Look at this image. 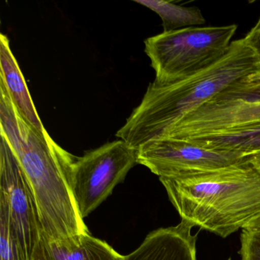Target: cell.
Here are the masks:
<instances>
[{"label":"cell","instance_id":"cell-1","mask_svg":"<svg viewBox=\"0 0 260 260\" xmlns=\"http://www.w3.org/2000/svg\"><path fill=\"white\" fill-rule=\"evenodd\" d=\"M0 130L31 185L39 209L42 237L61 241L88 233L71 188L77 156L59 146L21 115L0 82Z\"/></svg>","mask_w":260,"mask_h":260},{"label":"cell","instance_id":"cell-2","mask_svg":"<svg viewBox=\"0 0 260 260\" xmlns=\"http://www.w3.org/2000/svg\"><path fill=\"white\" fill-rule=\"evenodd\" d=\"M258 70L260 64L244 39L233 41L226 54L203 71L170 84L150 83L116 136L138 150L165 136L187 114Z\"/></svg>","mask_w":260,"mask_h":260},{"label":"cell","instance_id":"cell-3","mask_svg":"<svg viewBox=\"0 0 260 260\" xmlns=\"http://www.w3.org/2000/svg\"><path fill=\"white\" fill-rule=\"evenodd\" d=\"M159 180L182 220L223 238L260 218V173L246 161Z\"/></svg>","mask_w":260,"mask_h":260},{"label":"cell","instance_id":"cell-4","mask_svg":"<svg viewBox=\"0 0 260 260\" xmlns=\"http://www.w3.org/2000/svg\"><path fill=\"white\" fill-rule=\"evenodd\" d=\"M237 25L198 26L162 32L145 41L156 85L175 83L203 71L229 49Z\"/></svg>","mask_w":260,"mask_h":260},{"label":"cell","instance_id":"cell-5","mask_svg":"<svg viewBox=\"0 0 260 260\" xmlns=\"http://www.w3.org/2000/svg\"><path fill=\"white\" fill-rule=\"evenodd\" d=\"M137 164L138 150L122 140L107 143L77 157L71 188L80 217L85 218L98 208Z\"/></svg>","mask_w":260,"mask_h":260},{"label":"cell","instance_id":"cell-6","mask_svg":"<svg viewBox=\"0 0 260 260\" xmlns=\"http://www.w3.org/2000/svg\"><path fill=\"white\" fill-rule=\"evenodd\" d=\"M0 211L25 260L32 259L42 238V225L36 198L26 175L6 138L0 141Z\"/></svg>","mask_w":260,"mask_h":260},{"label":"cell","instance_id":"cell-7","mask_svg":"<svg viewBox=\"0 0 260 260\" xmlns=\"http://www.w3.org/2000/svg\"><path fill=\"white\" fill-rule=\"evenodd\" d=\"M247 156L214 150L187 140L162 138L138 149V164L159 178H172L220 170L246 162Z\"/></svg>","mask_w":260,"mask_h":260},{"label":"cell","instance_id":"cell-8","mask_svg":"<svg viewBox=\"0 0 260 260\" xmlns=\"http://www.w3.org/2000/svg\"><path fill=\"white\" fill-rule=\"evenodd\" d=\"M257 123H260V103L240 100L208 102L185 115L162 138L182 139Z\"/></svg>","mask_w":260,"mask_h":260},{"label":"cell","instance_id":"cell-9","mask_svg":"<svg viewBox=\"0 0 260 260\" xmlns=\"http://www.w3.org/2000/svg\"><path fill=\"white\" fill-rule=\"evenodd\" d=\"M193 228L182 220L176 226L156 230L126 255V260H197V236L191 232Z\"/></svg>","mask_w":260,"mask_h":260},{"label":"cell","instance_id":"cell-10","mask_svg":"<svg viewBox=\"0 0 260 260\" xmlns=\"http://www.w3.org/2000/svg\"><path fill=\"white\" fill-rule=\"evenodd\" d=\"M0 82L4 83L21 115L38 130L46 132L35 107L22 73L12 52L10 41L4 34L0 36Z\"/></svg>","mask_w":260,"mask_h":260},{"label":"cell","instance_id":"cell-11","mask_svg":"<svg viewBox=\"0 0 260 260\" xmlns=\"http://www.w3.org/2000/svg\"><path fill=\"white\" fill-rule=\"evenodd\" d=\"M42 241L47 260H126L107 243L89 233L61 241H48L42 237Z\"/></svg>","mask_w":260,"mask_h":260},{"label":"cell","instance_id":"cell-12","mask_svg":"<svg viewBox=\"0 0 260 260\" xmlns=\"http://www.w3.org/2000/svg\"><path fill=\"white\" fill-rule=\"evenodd\" d=\"M182 139L208 148L249 156L260 152V123Z\"/></svg>","mask_w":260,"mask_h":260},{"label":"cell","instance_id":"cell-13","mask_svg":"<svg viewBox=\"0 0 260 260\" xmlns=\"http://www.w3.org/2000/svg\"><path fill=\"white\" fill-rule=\"evenodd\" d=\"M135 2L155 12L162 19L164 32L198 27L205 23L200 9L182 7L162 0H135Z\"/></svg>","mask_w":260,"mask_h":260},{"label":"cell","instance_id":"cell-14","mask_svg":"<svg viewBox=\"0 0 260 260\" xmlns=\"http://www.w3.org/2000/svg\"><path fill=\"white\" fill-rule=\"evenodd\" d=\"M231 100L260 103V70L233 83L209 102Z\"/></svg>","mask_w":260,"mask_h":260},{"label":"cell","instance_id":"cell-15","mask_svg":"<svg viewBox=\"0 0 260 260\" xmlns=\"http://www.w3.org/2000/svg\"><path fill=\"white\" fill-rule=\"evenodd\" d=\"M0 236L1 260H25L10 228L8 218L2 211H0Z\"/></svg>","mask_w":260,"mask_h":260},{"label":"cell","instance_id":"cell-16","mask_svg":"<svg viewBox=\"0 0 260 260\" xmlns=\"http://www.w3.org/2000/svg\"><path fill=\"white\" fill-rule=\"evenodd\" d=\"M239 252L241 260H260V229L242 230Z\"/></svg>","mask_w":260,"mask_h":260},{"label":"cell","instance_id":"cell-17","mask_svg":"<svg viewBox=\"0 0 260 260\" xmlns=\"http://www.w3.org/2000/svg\"><path fill=\"white\" fill-rule=\"evenodd\" d=\"M243 39L260 64V16L256 23Z\"/></svg>","mask_w":260,"mask_h":260},{"label":"cell","instance_id":"cell-18","mask_svg":"<svg viewBox=\"0 0 260 260\" xmlns=\"http://www.w3.org/2000/svg\"><path fill=\"white\" fill-rule=\"evenodd\" d=\"M246 162L260 173V152L247 156Z\"/></svg>","mask_w":260,"mask_h":260},{"label":"cell","instance_id":"cell-19","mask_svg":"<svg viewBox=\"0 0 260 260\" xmlns=\"http://www.w3.org/2000/svg\"><path fill=\"white\" fill-rule=\"evenodd\" d=\"M31 260H47L45 255V251H44L42 238H41L40 242H39L37 247H36L34 255H33L32 259Z\"/></svg>","mask_w":260,"mask_h":260},{"label":"cell","instance_id":"cell-20","mask_svg":"<svg viewBox=\"0 0 260 260\" xmlns=\"http://www.w3.org/2000/svg\"><path fill=\"white\" fill-rule=\"evenodd\" d=\"M246 228H249V229H260V218L255 220V222H253L252 224L249 225V226ZM245 229H246V228H245Z\"/></svg>","mask_w":260,"mask_h":260},{"label":"cell","instance_id":"cell-21","mask_svg":"<svg viewBox=\"0 0 260 260\" xmlns=\"http://www.w3.org/2000/svg\"><path fill=\"white\" fill-rule=\"evenodd\" d=\"M228 260H231V258H229V259H228Z\"/></svg>","mask_w":260,"mask_h":260}]
</instances>
